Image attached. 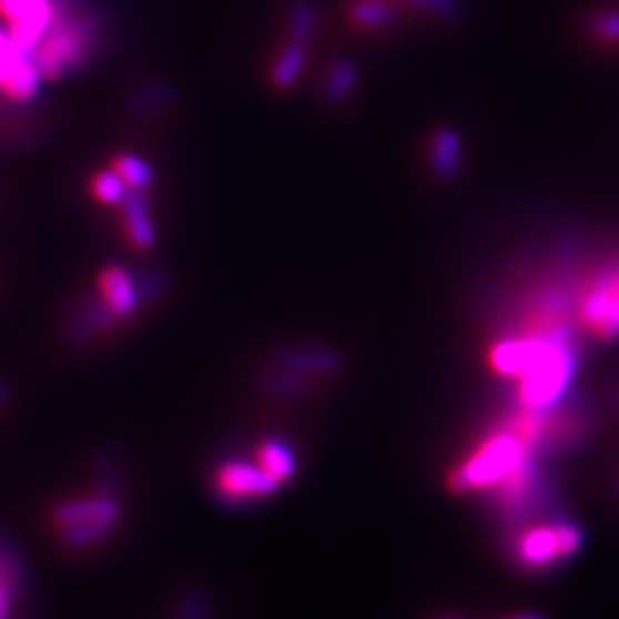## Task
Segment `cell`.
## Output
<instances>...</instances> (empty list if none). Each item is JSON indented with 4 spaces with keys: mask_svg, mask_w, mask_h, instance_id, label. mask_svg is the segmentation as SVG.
Here are the masks:
<instances>
[{
    "mask_svg": "<svg viewBox=\"0 0 619 619\" xmlns=\"http://www.w3.org/2000/svg\"><path fill=\"white\" fill-rule=\"evenodd\" d=\"M53 6L55 17L34 47V62L44 81H58L79 72L94 58L99 47V21L92 10L79 8L77 0H53Z\"/></svg>",
    "mask_w": 619,
    "mask_h": 619,
    "instance_id": "6da1fadb",
    "label": "cell"
},
{
    "mask_svg": "<svg viewBox=\"0 0 619 619\" xmlns=\"http://www.w3.org/2000/svg\"><path fill=\"white\" fill-rule=\"evenodd\" d=\"M526 453L528 445L514 432L496 434L464 466H459L447 477V485H450L453 491L494 489L498 481H503L514 470V466L521 461Z\"/></svg>",
    "mask_w": 619,
    "mask_h": 619,
    "instance_id": "7a4b0ae2",
    "label": "cell"
},
{
    "mask_svg": "<svg viewBox=\"0 0 619 619\" xmlns=\"http://www.w3.org/2000/svg\"><path fill=\"white\" fill-rule=\"evenodd\" d=\"M576 372V352L571 335L550 342L539 361L521 376V402L532 408H546L567 393Z\"/></svg>",
    "mask_w": 619,
    "mask_h": 619,
    "instance_id": "3957f363",
    "label": "cell"
},
{
    "mask_svg": "<svg viewBox=\"0 0 619 619\" xmlns=\"http://www.w3.org/2000/svg\"><path fill=\"white\" fill-rule=\"evenodd\" d=\"M44 77L34 53L21 47L10 30L0 28V92L10 101L28 103L42 92Z\"/></svg>",
    "mask_w": 619,
    "mask_h": 619,
    "instance_id": "277c9868",
    "label": "cell"
},
{
    "mask_svg": "<svg viewBox=\"0 0 619 619\" xmlns=\"http://www.w3.org/2000/svg\"><path fill=\"white\" fill-rule=\"evenodd\" d=\"M283 489L273 475H268L260 464L248 461H225L214 473V491L223 505H246L271 498Z\"/></svg>",
    "mask_w": 619,
    "mask_h": 619,
    "instance_id": "5b68a950",
    "label": "cell"
},
{
    "mask_svg": "<svg viewBox=\"0 0 619 619\" xmlns=\"http://www.w3.org/2000/svg\"><path fill=\"white\" fill-rule=\"evenodd\" d=\"M122 319L113 313L111 305L97 294L85 296L72 313H69L62 326V339L69 349H83L97 337L115 331Z\"/></svg>",
    "mask_w": 619,
    "mask_h": 619,
    "instance_id": "8992f818",
    "label": "cell"
},
{
    "mask_svg": "<svg viewBox=\"0 0 619 619\" xmlns=\"http://www.w3.org/2000/svg\"><path fill=\"white\" fill-rule=\"evenodd\" d=\"M0 14L10 21L12 38L34 53L55 17V6L53 0H0Z\"/></svg>",
    "mask_w": 619,
    "mask_h": 619,
    "instance_id": "52a82bcc",
    "label": "cell"
},
{
    "mask_svg": "<svg viewBox=\"0 0 619 619\" xmlns=\"http://www.w3.org/2000/svg\"><path fill=\"white\" fill-rule=\"evenodd\" d=\"M582 319L601 337L619 335V268L603 271L582 298Z\"/></svg>",
    "mask_w": 619,
    "mask_h": 619,
    "instance_id": "ba28073f",
    "label": "cell"
},
{
    "mask_svg": "<svg viewBox=\"0 0 619 619\" xmlns=\"http://www.w3.org/2000/svg\"><path fill=\"white\" fill-rule=\"evenodd\" d=\"M271 367L283 369L310 382L317 378H328L342 372L344 356L333 347H322V344H301V347H285L271 358Z\"/></svg>",
    "mask_w": 619,
    "mask_h": 619,
    "instance_id": "9c48e42d",
    "label": "cell"
},
{
    "mask_svg": "<svg viewBox=\"0 0 619 619\" xmlns=\"http://www.w3.org/2000/svg\"><path fill=\"white\" fill-rule=\"evenodd\" d=\"M51 521L58 530L88 521H122V503L115 494L99 491L88 498L67 500L58 505L51 514Z\"/></svg>",
    "mask_w": 619,
    "mask_h": 619,
    "instance_id": "30bf717a",
    "label": "cell"
},
{
    "mask_svg": "<svg viewBox=\"0 0 619 619\" xmlns=\"http://www.w3.org/2000/svg\"><path fill=\"white\" fill-rule=\"evenodd\" d=\"M180 101V90L170 81L154 79L135 85L126 97V113L135 120L156 118L170 111Z\"/></svg>",
    "mask_w": 619,
    "mask_h": 619,
    "instance_id": "8fae6325",
    "label": "cell"
},
{
    "mask_svg": "<svg viewBox=\"0 0 619 619\" xmlns=\"http://www.w3.org/2000/svg\"><path fill=\"white\" fill-rule=\"evenodd\" d=\"M122 206V219L124 230L131 244L138 251H150L156 246V225L150 212V202L145 191H133L129 189Z\"/></svg>",
    "mask_w": 619,
    "mask_h": 619,
    "instance_id": "7c38bea8",
    "label": "cell"
},
{
    "mask_svg": "<svg viewBox=\"0 0 619 619\" xmlns=\"http://www.w3.org/2000/svg\"><path fill=\"white\" fill-rule=\"evenodd\" d=\"M429 168L440 182L457 180L464 170V138L455 129H440L429 145Z\"/></svg>",
    "mask_w": 619,
    "mask_h": 619,
    "instance_id": "4fadbf2b",
    "label": "cell"
},
{
    "mask_svg": "<svg viewBox=\"0 0 619 619\" xmlns=\"http://www.w3.org/2000/svg\"><path fill=\"white\" fill-rule=\"evenodd\" d=\"M361 88V67L354 60H339L331 67V72L322 85V101L328 109H339L349 103Z\"/></svg>",
    "mask_w": 619,
    "mask_h": 619,
    "instance_id": "5bb4252c",
    "label": "cell"
},
{
    "mask_svg": "<svg viewBox=\"0 0 619 619\" xmlns=\"http://www.w3.org/2000/svg\"><path fill=\"white\" fill-rule=\"evenodd\" d=\"M307 47L305 44H298V42H290L281 55L275 58L273 67H271V85L275 90H281V92H287L292 90L303 72H305V67H307Z\"/></svg>",
    "mask_w": 619,
    "mask_h": 619,
    "instance_id": "9a60e30c",
    "label": "cell"
},
{
    "mask_svg": "<svg viewBox=\"0 0 619 619\" xmlns=\"http://www.w3.org/2000/svg\"><path fill=\"white\" fill-rule=\"evenodd\" d=\"M257 464L268 475L278 479L281 485L290 481L298 468V459H296V453L292 450V445H287L281 438H268L257 447Z\"/></svg>",
    "mask_w": 619,
    "mask_h": 619,
    "instance_id": "2e32d148",
    "label": "cell"
},
{
    "mask_svg": "<svg viewBox=\"0 0 619 619\" xmlns=\"http://www.w3.org/2000/svg\"><path fill=\"white\" fill-rule=\"evenodd\" d=\"M257 386H260V390L264 395H271V397L298 399V397H305L310 393H315L317 382H310V378H303V376H296V374H290V372H283V369H275V367H268L266 372H262L257 376Z\"/></svg>",
    "mask_w": 619,
    "mask_h": 619,
    "instance_id": "e0dca14e",
    "label": "cell"
},
{
    "mask_svg": "<svg viewBox=\"0 0 619 619\" xmlns=\"http://www.w3.org/2000/svg\"><path fill=\"white\" fill-rule=\"evenodd\" d=\"M519 558L528 567H546L560 558L558 537L554 528H537L519 541Z\"/></svg>",
    "mask_w": 619,
    "mask_h": 619,
    "instance_id": "ac0fdd59",
    "label": "cell"
},
{
    "mask_svg": "<svg viewBox=\"0 0 619 619\" xmlns=\"http://www.w3.org/2000/svg\"><path fill=\"white\" fill-rule=\"evenodd\" d=\"M319 6L315 0H292L287 8V32L290 40L298 44H310L315 42L319 34Z\"/></svg>",
    "mask_w": 619,
    "mask_h": 619,
    "instance_id": "d6986e66",
    "label": "cell"
},
{
    "mask_svg": "<svg viewBox=\"0 0 619 619\" xmlns=\"http://www.w3.org/2000/svg\"><path fill=\"white\" fill-rule=\"evenodd\" d=\"M120 521H88L60 530V544L69 550H83L94 544L106 541L115 535Z\"/></svg>",
    "mask_w": 619,
    "mask_h": 619,
    "instance_id": "ffe728a7",
    "label": "cell"
},
{
    "mask_svg": "<svg viewBox=\"0 0 619 619\" xmlns=\"http://www.w3.org/2000/svg\"><path fill=\"white\" fill-rule=\"evenodd\" d=\"M170 619H214V601L210 592L202 590L200 585H189L177 595Z\"/></svg>",
    "mask_w": 619,
    "mask_h": 619,
    "instance_id": "44dd1931",
    "label": "cell"
},
{
    "mask_svg": "<svg viewBox=\"0 0 619 619\" xmlns=\"http://www.w3.org/2000/svg\"><path fill=\"white\" fill-rule=\"evenodd\" d=\"M352 21L365 30H384L397 21V10L388 0H358L349 12Z\"/></svg>",
    "mask_w": 619,
    "mask_h": 619,
    "instance_id": "7402d4cb",
    "label": "cell"
},
{
    "mask_svg": "<svg viewBox=\"0 0 619 619\" xmlns=\"http://www.w3.org/2000/svg\"><path fill=\"white\" fill-rule=\"evenodd\" d=\"M115 172L124 180V184L133 191H150L156 184L154 168L138 154H120L115 159Z\"/></svg>",
    "mask_w": 619,
    "mask_h": 619,
    "instance_id": "603a6c76",
    "label": "cell"
},
{
    "mask_svg": "<svg viewBox=\"0 0 619 619\" xmlns=\"http://www.w3.org/2000/svg\"><path fill=\"white\" fill-rule=\"evenodd\" d=\"M0 580H17L28 588V569L19 544L0 528Z\"/></svg>",
    "mask_w": 619,
    "mask_h": 619,
    "instance_id": "cb8c5ba5",
    "label": "cell"
},
{
    "mask_svg": "<svg viewBox=\"0 0 619 619\" xmlns=\"http://www.w3.org/2000/svg\"><path fill=\"white\" fill-rule=\"evenodd\" d=\"M92 193L103 204H122L126 193H129V186L124 184V180L118 175L115 168H113V170H103V172H99V175H94Z\"/></svg>",
    "mask_w": 619,
    "mask_h": 619,
    "instance_id": "d4e9b609",
    "label": "cell"
},
{
    "mask_svg": "<svg viewBox=\"0 0 619 619\" xmlns=\"http://www.w3.org/2000/svg\"><path fill=\"white\" fill-rule=\"evenodd\" d=\"M397 3L425 12L438 21H459L464 17L461 0H397Z\"/></svg>",
    "mask_w": 619,
    "mask_h": 619,
    "instance_id": "484cf974",
    "label": "cell"
},
{
    "mask_svg": "<svg viewBox=\"0 0 619 619\" xmlns=\"http://www.w3.org/2000/svg\"><path fill=\"white\" fill-rule=\"evenodd\" d=\"M554 530L558 537L560 558H571L574 554H578V548L582 546V532L578 530V526H574L569 521H560L554 526Z\"/></svg>",
    "mask_w": 619,
    "mask_h": 619,
    "instance_id": "4316f807",
    "label": "cell"
},
{
    "mask_svg": "<svg viewBox=\"0 0 619 619\" xmlns=\"http://www.w3.org/2000/svg\"><path fill=\"white\" fill-rule=\"evenodd\" d=\"M26 585L17 580H0V619H10L14 610V601L26 595Z\"/></svg>",
    "mask_w": 619,
    "mask_h": 619,
    "instance_id": "83f0119b",
    "label": "cell"
},
{
    "mask_svg": "<svg viewBox=\"0 0 619 619\" xmlns=\"http://www.w3.org/2000/svg\"><path fill=\"white\" fill-rule=\"evenodd\" d=\"M595 32L608 42H619V12H608L595 21Z\"/></svg>",
    "mask_w": 619,
    "mask_h": 619,
    "instance_id": "f1b7e54d",
    "label": "cell"
},
{
    "mask_svg": "<svg viewBox=\"0 0 619 619\" xmlns=\"http://www.w3.org/2000/svg\"><path fill=\"white\" fill-rule=\"evenodd\" d=\"M10 397H12V386H10L8 378L0 376V408H3L10 402Z\"/></svg>",
    "mask_w": 619,
    "mask_h": 619,
    "instance_id": "f546056e",
    "label": "cell"
},
{
    "mask_svg": "<svg viewBox=\"0 0 619 619\" xmlns=\"http://www.w3.org/2000/svg\"><path fill=\"white\" fill-rule=\"evenodd\" d=\"M509 619H546L541 612H521V615H514Z\"/></svg>",
    "mask_w": 619,
    "mask_h": 619,
    "instance_id": "4dcf8cb0",
    "label": "cell"
}]
</instances>
